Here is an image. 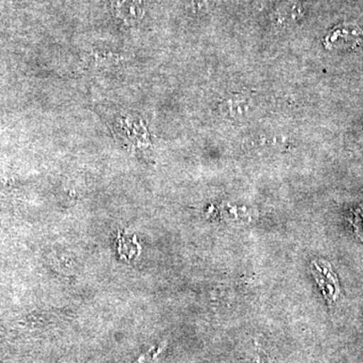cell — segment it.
<instances>
[{
    "mask_svg": "<svg viewBox=\"0 0 363 363\" xmlns=\"http://www.w3.org/2000/svg\"><path fill=\"white\" fill-rule=\"evenodd\" d=\"M310 271L321 289L327 303L330 306L335 304L340 298L341 288L337 274L334 272L331 264L323 259L313 260Z\"/></svg>",
    "mask_w": 363,
    "mask_h": 363,
    "instance_id": "obj_1",
    "label": "cell"
},
{
    "mask_svg": "<svg viewBox=\"0 0 363 363\" xmlns=\"http://www.w3.org/2000/svg\"><path fill=\"white\" fill-rule=\"evenodd\" d=\"M113 9L116 11L117 16L128 23L138 21L140 18V0H116Z\"/></svg>",
    "mask_w": 363,
    "mask_h": 363,
    "instance_id": "obj_2",
    "label": "cell"
},
{
    "mask_svg": "<svg viewBox=\"0 0 363 363\" xmlns=\"http://www.w3.org/2000/svg\"><path fill=\"white\" fill-rule=\"evenodd\" d=\"M250 102L245 98L233 97L225 101V113L231 116H243L250 111Z\"/></svg>",
    "mask_w": 363,
    "mask_h": 363,
    "instance_id": "obj_3",
    "label": "cell"
},
{
    "mask_svg": "<svg viewBox=\"0 0 363 363\" xmlns=\"http://www.w3.org/2000/svg\"><path fill=\"white\" fill-rule=\"evenodd\" d=\"M162 348L164 346H159V347L152 348L150 351H147L145 354L142 355L140 358H138V362L135 363H155L156 362L157 357H159L160 353L162 352Z\"/></svg>",
    "mask_w": 363,
    "mask_h": 363,
    "instance_id": "obj_4",
    "label": "cell"
}]
</instances>
